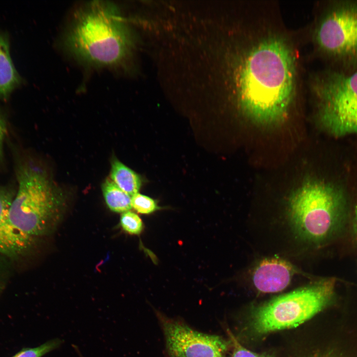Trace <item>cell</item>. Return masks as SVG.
I'll return each instance as SVG.
<instances>
[{"label": "cell", "mask_w": 357, "mask_h": 357, "mask_svg": "<svg viewBox=\"0 0 357 357\" xmlns=\"http://www.w3.org/2000/svg\"><path fill=\"white\" fill-rule=\"evenodd\" d=\"M20 82L11 59L8 38L0 33V99H7Z\"/></svg>", "instance_id": "8fae6325"}, {"label": "cell", "mask_w": 357, "mask_h": 357, "mask_svg": "<svg viewBox=\"0 0 357 357\" xmlns=\"http://www.w3.org/2000/svg\"><path fill=\"white\" fill-rule=\"evenodd\" d=\"M295 272L294 267L284 259L266 258L255 268L252 281L255 288L262 293L278 292L289 285Z\"/></svg>", "instance_id": "9c48e42d"}, {"label": "cell", "mask_w": 357, "mask_h": 357, "mask_svg": "<svg viewBox=\"0 0 357 357\" xmlns=\"http://www.w3.org/2000/svg\"><path fill=\"white\" fill-rule=\"evenodd\" d=\"M335 286L334 279H323L274 298L254 312V331L263 334L299 325L333 302Z\"/></svg>", "instance_id": "5b68a950"}, {"label": "cell", "mask_w": 357, "mask_h": 357, "mask_svg": "<svg viewBox=\"0 0 357 357\" xmlns=\"http://www.w3.org/2000/svg\"><path fill=\"white\" fill-rule=\"evenodd\" d=\"M313 91L327 131L336 137L357 134V69L328 70L316 78Z\"/></svg>", "instance_id": "8992f818"}, {"label": "cell", "mask_w": 357, "mask_h": 357, "mask_svg": "<svg viewBox=\"0 0 357 357\" xmlns=\"http://www.w3.org/2000/svg\"><path fill=\"white\" fill-rule=\"evenodd\" d=\"M6 132L5 121L0 114V158L2 153V143Z\"/></svg>", "instance_id": "ac0fdd59"}, {"label": "cell", "mask_w": 357, "mask_h": 357, "mask_svg": "<svg viewBox=\"0 0 357 357\" xmlns=\"http://www.w3.org/2000/svg\"><path fill=\"white\" fill-rule=\"evenodd\" d=\"M105 202L110 209L123 213L131 208V196L122 191L110 178L105 179L102 185Z\"/></svg>", "instance_id": "4fadbf2b"}, {"label": "cell", "mask_w": 357, "mask_h": 357, "mask_svg": "<svg viewBox=\"0 0 357 357\" xmlns=\"http://www.w3.org/2000/svg\"><path fill=\"white\" fill-rule=\"evenodd\" d=\"M111 179L124 192L132 196L141 185L140 176L116 158L111 163Z\"/></svg>", "instance_id": "7c38bea8"}, {"label": "cell", "mask_w": 357, "mask_h": 357, "mask_svg": "<svg viewBox=\"0 0 357 357\" xmlns=\"http://www.w3.org/2000/svg\"><path fill=\"white\" fill-rule=\"evenodd\" d=\"M156 315L169 357H226L229 343L222 337L200 332L160 312Z\"/></svg>", "instance_id": "ba28073f"}, {"label": "cell", "mask_w": 357, "mask_h": 357, "mask_svg": "<svg viewBox=\"0 0 357 357\" xmlns=\"http://www.w3.org/2000/svg\"><path fill=\"white\" fill-rule=\"evenodd\" d=\"M131 206L137 212L144 214H150L158 208L153 199L139 193L131 196Z\"/></svg>", "instance_id": "2e32d148"}, {"label": "cell", "mask_w": 357, "mask_h": 357, "mask_svg": "<svg viewBox=\"0 0 357 357\" xmlns=\"http://www.w3.org/2000/svg\"><path fill=\"white\" fill-rule=\"evenodd\" d=\"M1 270V267L0 263V294L1 293L2 288L3 287V286H4L3 282L2 281V274H1L2 271Z\"/></svg>", "instance_id": "ffe728a7"}, {"label": "cell", "mask_w": 357, "mask_h": 357, "mask_svg": "<svg viewBox=\"0 0 357 357\" xmlns=\"http://www.w3.org/2000/svg\"><path fill=\"white\" fill-rule=\"evenodd\" d=\"M228 334L233 348L231 357H268L265 355L256 354L245 348L229 330H228Z\"/></svg>", "instance_id": "e0dca14e"}, {"label": "cell", "mask_w": 357, "mask_h": 357, "mask_svg": "<svg viewBox=\"0 0 357 357\" xmlns=\"http://www.w3.org/2000/svg\"><path fill=\"white\" fill-rule=\"evenodd\" d=\"M314 39L330 60L346 70L357 69V0L330 4L316 26Z\"/></svg>", "instance_id": "52a82bcc"}, {"label": "cell", "mask_w": 357, "mask_h": 357, "mask_svg": "<svg viewBox=\"0 0 357 357\" xmlns=\"http://www.w3.org/2000/svg\"><path fill=\"white\" fill-rule=\"evenodd\" d=\"M15 194L10 188L0 186V254L9 258L19 257L31 247L9 220V208Z\"/></svg>", "instance_id": "30bf717a"}, {"label": "cell", "mask_w": 357, "mask_h": 357, "mask_svg": "<svg viewBox=\"0 0 357 357\" xmlns=\"http://www.w3.org/2000/svg\"><path fill=\"white\" fill-rule=\"evenodd\" d=\"M345 199L336 187L309 180L295 191L289 204L292 225L304 239L320 243L341 227L345 215Z\"/></svg>", "instance_id": "277c9868"}, {"label": "cell", "mask_w": 357, "mask_h": 357, "mask_svg": "<svg viewBox=\"0 0 357 357\" xmlns=\"http://www.w3.org/2000/svg\"><path fill=\"white\" fill-rule=\"evenodd\" d=\"M353 229L354 233L357 237V205H356L355 209V212H354V219H353Z\"/></svg>", "instance_id": "d6986e66"}, {"label": "cell", "mask_w": 357, "mask_h": 357, "mask_svg": "<svg viewBox=\"0 0 357 357\" xmlns=\"http://www.w3.org/2000/svg\"><path fill=\"white\" fill-rule=\"evenodd\" d=\"M120 224L124 231L131 235L139 234L143 228L142 221L139 216L129 211L122 213Z\"/></svg>", "instance_id": "9a60e30c"}, {"label": "cell", "mask_w": 357, "mask_h": 357, "mask_svg": "<svg viewBox=\"0 0 357 357\" xmlns=\"http://www.w3.org/2000/svg\"><path fill=\"white\" fill-rule=\"evenodd\" d=\"M237 58L235 87L242 112L273 124L285 117L296 87L295 58L287 42L268 36L244 46Z\"/></svg>", "instance_id": "6da1fadb"}, {"label": "cell", "mask_w": 357, "mask_h": 357, "mask_svg": "<svg viewBox=\"0 0 357 357\" xmlns=\"http://www.w3.org/2000/svg\"><path fill=\"white\" fill-rule=\"evenodd\" d=\"M66 40L75 56L100 65L119 63L129 45L127 32L117 9L99 1L78 12Z\"/></svg>", "instance_id": "3957f363"}, {"label": "cell", "mask_w": 357, "mask_h": 357, "mask_svg": "<svg viewBox=\"0 0 357 357\" xmlns=\"http://www.w3.org/2000/svg\"><path fill=\"white\" fill-rule=\"evenodd\" d=\"M18 187L9 217L14 228L31 245L51 234L61 220L65 194L42 168L32 163L19 164Z\"/></svg>", "instance_id": "7a4b0ae2"}, {"label": "cell", "mask_w": 357, "mask_h": 357, "mask_svg": "<svg viewBox=\"0 0 357 357\" xmlns=\"http://www.w3.org/2000/svg\"><path fill=\"white\" fill-rule=\"evenodd\" d=\"M63 341L54 338L36 347L24 348L11 357H42L60 347Z\"/></svg>", "instance_id": "5bb4252c"}, {"label": "cell", "mask_w": 357, "mask_h": 357, "mask_svg": "<svg viewBox=\"0 0 357 357\" xmlns=\"http://www.w3.org/2000/svg\"><path fill=\"white\" fill-rule=\"evenodd\" d=\"M313 357H337L334 355H317L315 356H313Z\"/></svg>", "instance_id": "44dd1931"}]
</instances>
